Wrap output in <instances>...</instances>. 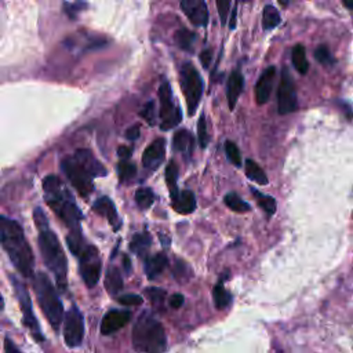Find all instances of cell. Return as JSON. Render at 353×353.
<instances>
[{
    "label": "cell",
    "mask_w": 353,
    "mask_h": 353,
    "mask_svg": "<svg viewBox=\"0 0 353 353\" xmlns=\"http://www.w3.org/2000/svg\"><path fill=\"white\" fill-rule=\"evenodd\" d=\"M131 153H132V150H131V148H128V146H120V148L117 149V154H119V157L123 159V160H127V159L131 156Z\"/></svg>",
    "instance_id": "cell-48"
},
{
    "label": "cell",
    "mask_w": 353,
    "mask_h": 353,
    "mask_svg": "<svg viewBox=\"0 0 353 353\" xmlns=\"http://www.w3.org/2000/svg\"><path fill=\"white\" fill-rule=\"evenodd\" d=\"M145 295L149 298V301L154 306H161L164 303V299H165V291L159 288V287L145 288Z\"/></svg>",
    "instance_id": "cell-35"
},
{
    "label": "cell",
    "mask_w": 353,
    "mask_h": 353,
    "mask_svg": "<svg viewBox=\"0 0 353 353\" xmlns=\"http://www.w3.org/2000/svg\"><path fill=\"white\" fill-rule=\"evenodd\" d=\"M243 83H244L243 74L239 70H233L228 79V90H226V97H228L230 110L234 109L236 102L243 91Z\"/></svg>",
    "instance_id": "cell-20"
},
{
    "label": "cell",
    "mask_w": 353,
    "mask_h": 353,
    "mask_svg": "<svg viewBox=\"0 0 353 353\" xmlns=\"http://www.w3.org/2000/svg\"><path fill=\"white\" fill-rule=\"evenodd\" d=\"M179 83H181V88H182L185 99H186L188 114L193 116L199 106V102L201 99L204 84L200 77V73L190 62H186L182 65L181 74H179Z\"/></svg>",
    "instance_id": "cell-6"
},
{
    "label": "cell",
    "mask_w": 353,
    "mask_h": 353,
    "mask_svg": "<svg viewBox=\"0 0 353 353\" xmlns=\"http://www.w3.org/2000/svg\"><path fill=\"white\" fill-rule=\"evenodd\" d=\"M245 175L251 181H254L259 185H266L268 183V176H266L265 171L254 160H250V159L245 160Z\"/></svg>",
    "instance_id": "cell-26"
},
{
    "label": "cell",
    "mask_w": 353,
    "mask_h": 353,
    "mask_svg": "<svg viewBox=\"0 0 353 353\" xmlns=\"http://www.w3.org/2000/svg\"><path fill=\"white\" fill-rule=\"evenodd\" d=\"M212 298H214V303H215L216 309H225L232 302V295L225 290L222 281H219L212 288Z\"/></svg>",
    "instance_id": "cell-29"
},
{
    "label": "cell",
    "mask_w": 353,
    "mask_h": 353,
    "mask_svg": "<svg viewBox=\"0 0 353 353\" xmlns=\"http://www.w3.org/2000/svg\"><path fill=\"white\" fill-rule=\"evenodd\" d=\"M160 99V127L161 130H170L179 124L182 120L181 109L172 101V91L168 81H163L159 87Z\"/></svg>",
    "instance_id": "cell-9"
},
{
    "label": "cell",
    "mask_w": 353,
    "mask_h": 353,
    "mask_svg": "<svg viewBox=\"0 0 353 353\" xmlns=\"http://www.w3.org/2000/svg\"><path fill=\"white\" fill-rule=\"evenodd\" d=\"M314 57H316V59H317L320 63H323V65H331V63H334V58H332L330 50H328L325 46H319V47L316 48V51H314Z\"/></svg>",
    "instance_id": "cell-40"
},
{
    "label": "cell",
    "mask_w": 353,
    "mask_h": 353,
    "mask_svg": "<svg viewBox=\"0 0 353 353\" xmlns=\"http://www.w3.org/2000/svg\"><path fill=\"white\" fill-rule=\"evenodd\" d=\"M117 301L121 305H141L143 299H142V296H139L137 294H125V295L119 296Z\"/></svg>",
    "instance_id": "cell-43"
},
{
    "label": "cell",
    "mask_w": 353,
    "mask_h": 353,
    "mask_svg": "<svg viewBox=\"0 0 353 353\" xmlns=\"http://www.w3.org/2000/svg\"><path fill=\"white\" fill-rule=\"evenodd\" d=\"M236 15H237V7H234L233 8V11H232V15H230V25H229V28L230 29H234L236 28Z\"/></svg>",
    "instance_id": "cell-49"
},
{
    "label": "cell",
    "mask_w": 353,
    "mask_h": 353,
    "mask_svg": "<svg viewBox=\"0 0 353 353\" xmlns=\"http://www.w3.org/2000/svg\"><path fill=\"white\" fill-rule=\"evenodd\" d=\"M125 137L130 141H135L139 137V125H132L125 131Z\"/></svg>",
    "instance_id": "cell-47"
},
{
    "label": "cell",
    "mask_w": 353,
    "mask_h": 353,
    "mask_svg": "<svg viewBox=\"0 0 353 353\" xmlns=\"http://www.w3.org/2000/svg\"><path fill=\"white\" fill-rule=\"evenodd\" d=\"M152 244V237L148 232H142V233H138L132 237L131 243H130V250L137 254L138 256L141 258H146V254H148V250Z\"/></svg>",
    "instance_id": "cell-23"
},
{
    "label": "cell",
    "mask_w": 353,
    "mask_h": 353,
    "mask_svg": "<svg viewBox=\"0 0 353 353\" xmlns=\"http://www.w3.org/2000/svg\"><path fill=\"white\" fill-rule=\"evenodd\" d=\"M154 201V193L149 188H139L135 192V203L141 210H148Z\"/></svg>",
    "instance_id": "cell-31"
},
{
    "label": "cell",
    "mask_w": 353,
    "mask_h": 353,
    "mask_svg": "<svg viewBox=\"0 0 353 353\" xmlns=\"http://www.w3.org/2000/svg\"><path fill=\"white\" fill-rule=\"evenodd\" d=\"M168 261H167V255L163 252H157L152 256H148L145 259V273L148 276V279L154 280L157 276H160L163 273V270L165 269Z\"/></svg>",
    "instance_id": "cell-21"
},
{
    "label": "cell",
    "mask_w": 353,
    "mask_h": 353,
    "mask_svg": "<svg viewBox=\"0 0 353 353\" xmlns=\"http://www.w3.org/2000/svg\"><path fill=\"white\" fill-rule=\"evenodd\" d=\"M292 63L295 66V69L301 73V74H305L309 69V62L306 59V51H305V47L302 44H296L294 48H292Z\"/></svg>",
    "instance_id": "cell-25"
},
{
    "label": "cell",
    "mask_w": 353,
    "mask_h": 353,
    "mask_svg": "<svg viewBox=\"0 0 353 353\" xmlns=\"http://www.w3.org/2000/svg\"><path fill=\"white\" fill-rule=\"evenodd\" d=\"M61 168L80 196L87 197L91 194L94 190L92 176L73 159V156L63 159Z\"/></svg>",
    "instance_id": "cell-10"
},
{
    "label": "cell",
    "mask_w": 353,
    "mask_h": 353,
    "mask_svg": "<svg viewBox=\"0 0 353 353\" xmlns=\"http://www.w3.org/2000/svg\"><path fill=\"white\" fill-rule=\"evenodd\" d=\"M76 256H79V269L85 285L88 288L95 287L99 280L102 268L98 250L91 244H85Z\"/></svg>",
    "instance_id": "cell-8"
},
{
    "label": "cell",
    "mask_w": 353,
    "mask_h": 353,
    "mask_svg": "<svg viewBox=\"0 0 353 353\" xmlns=\"http://www.w3.org/2000/svg\"><path fill=\"white\" fill-rule=\"evenodd\" d=\"M4 309V299H3V296L0 295V310H3Z\"/></svg>",
    "instance_id": "cell-52"
},
{
    "label": "cell",
    "mask_w": 353,
    "mask_h": 353,
    "mask_svg": "<svg viewBox=\"0 0 353 353\" xmlns=\"http://www.w3.org/2000/svg\"><path fill=\"white\" fill-rule=\"evenodd\" d=\"M276 76V68L269 66L268 69L263 70V73L259 76L256 85H255V99L256 103L263 105L268 102L272 88H273V80Z\"/></svg>",
    "instance_id": "cell-17"
},
{
    "label": "cell",
    "mask_w": 353,
    "mask_h": 353,
    "mask_svg": "<svg viewBox=\"0 0 353 353\" xmlns=\"http://www.w3.org/2000/svg\"><path fill=\"white\" fill-rule=\"evenodd\" d=\"M172 146L176 152L190 154L193 150V137L188 130H179L174 134Z\"/></svg>",
    "instance_id": "cell-24"
},
{
    "label": "cell",
    "mask_w": 353,
    "mask_h": 353,
    "mask_svg": "<svg viewBox=\"0 0 353 353\" xmlns=\"http://www.w3.org/2000/svg\"><path fill=\"white\" fill-rule=\"evenodd\" d=\"M84 336V320L77 306H72L63 320V338L69 347H77L81 345Z\"/></svg>",
    "instance_id": "cell-11"
},
{
    "label": "cell",
    "mask_w": 353,
    "mask_h": 353,
    "mask_svg": "<svg viewBox=\"0 0 353 353\" xmlns=\"http://www.w3.org/2000/svg\"><path fill=\"white\" fill-rule=\"evenodd\" d=\"M0 245L23 277H33L34 256L23 229L17 221L0 216Z\"/></svg>",
    "instance_id": "cell-1"
},
{
    "label": "cell",
    "mask_w": 353,
    "mask_h": 353,
    "mask_svg": "<svg viewBox=\"0 0 353 353\" xmlns=\"http://www.w3.org/2000/svg\"><path fill=\"white\" fill-rule=\"evenodd\" d=\"M92 210L99 214V215H103L108 222L110 223V226H113L114 230H119L120 225H121V221L119 218V214H117V210L113 204V201L106 197V196H102L99 199L95 200V203L92 204Z\"/></svg>",
    "instance_id": "cell-18"
},
{
    "label": "cell",
    "mask_w": 353,
    "mask_h": 353,
    "mask_svg": "<svg viewBox=\"0 0 353 353\" xmlns=\"http://www.w3.org/2000/svg\"><path fill=\"white\" fill-rule=\"evenodd\" d=\"M141 117L149 124V125H153L156 123V112H154V102L153 101H149L145 103V106L142 108L141 110Z\"/></svg>",
    "instance_id": "cell-39"
},
{
    "label": "cell",
    "mask_w": 353,
    "mask_h": 353,
    "mask_svg": "<svg viewBox=\"0 0 353 353\" xmlns=\"http://www.w3.org/2000/svg\"><path fill=\"white\" fill-rule=\"evenodd\" d=\"M33 288L36 292L37 302L46 319L48 320L52 330L58 332L63 319V306L52 283L50 281L47 274H44L43 272H39L33 277Z\"/></svg>",
    "instance_id": "cell-5"
},
{
    "label": "cell",
    "mask_w": 353,
    "mask_h": 353,
    "mask_svg": "<svg viewBox=\"0 0 353 353\" xmlns=\"http://www.w3.org/2000/svg\"><path fill=\"white\" fill-rule=\"evenodd\" d=\"M33 219H34V223L36 226L40 229H44V228H48V221H47V216L46 214L43 212V210L40 207H36L34 211H33Z\"/></svg>",
    "instance_id": "cell-42"
},
{
    "label": "cell",
    "mask_w": 353,
    "mask_h": 353,
    "mask_svg": "<svg viewBox=\"0 0 353 353\" xmlns=\"http://www.w3.org/2000/svg\"><path fill=\"white\" fill-rule=\"evenodd\" d=\"M130 319H131V313L128 310L113 309L106 312V314L102 317V321H101V334L110 335L119 331L130 321Z\"/></svg>",
    "instance_id": "cell-14"
},
{
    "label": "cell",
    "mask_w": 353,
    "mask_h": 353,
    "mask_svg": "<svg viewBox=\"0 0 353 353\" xmlns=\"http://www.w3.org/2000/svg\"><path fill=\"white\" fill-rule=\"evenodd\" d=\"M117 174H119V179L120 182H127L130 179H132L137 174V167L135 164L127 161V160H121L117 164Z\"/></svg>",
    "instance_id": "cell-34"
},
{
    "label": "cell",
    "mask_w": 353,
    "mask_h": 353,
    "mask_svg": "<svg viewBox=\"0 0 353 353\" xmlns=\"http://www.w3.org/2000/svg\"><path fill=\"white\" fill-rule=\"evenodd\" d=\"M73 159L92 176H105L106 175V168L99 163V160L95 159L91 150L88 149H77L73 154Z\"/></svg>",
    "instance_id": "cell-16"
},
{
    "label": "cell",
    "mask_w": 353,
    "mask_h": 353,
    "mask_svg": "<svg viewBox=\"0 0 353 353\" xmlns=\"http://www.w3.org/2000/svg\"><path fill=\"white\" fill-rule=\"evenodd\" d=\"M44 199L48 207L59 216V219L69 228V232H77L81 222V211L77 207L70 192L62 185L55 175H47L43 179Z\"/></svg>",
    "instance_id": "cell-2"
},
{
    "label": "cell",
    "mask_w": 353,
    "mask_h": 353,
    "mask_svg": "<svg viewBox=\"0 0 353 353\" xmlns=\"http://www.w3.org/2000/svg\"><path fill=\"white\" fill-rule=\"evenodd\" d=\"M105 288L110 295H116L123 290V277L116 266H109L105 276Z\"/></svg>",
    "instance_id": "cell-22"
},
{
    "label": "cell",
    "mask_w": 353,
    "mask_h": 353,
    "mask_svg": "<svg viewBox=\"0 0 353 353\" xmlns=\"http://www.w3.org/2000/svg\"><path fill=\"white\" fill-rule=\"evenodd\" d=\"M279 3H280L283 7H285V6L288 4V0H279Z\"/></svg>",
    "instance_id": "cell-53"
},
{
    "label": "cell",
    "mask_w": 353,
    "mask_h": 353,
    "mask_svg": "<svg viewBox=\"0 0 353 353\" xmlns=\"http://www.w3.org/2000/svg\"><path fill=\"white\" fill-rule=\"evenodd\" d=\"M181 8L186 18L196 26H205L208 22V8L204 0H181Z\"/></svg>",
    "instance_id": "cell-13"
},
{
    "label": "cell",
    "mask_w": 353,
    "mask_h": 353,
    "mask_svg": "<svg viewBox=\"0 0 353 353\" xmlns=\"http://www.w3.org/2000/svg\"><path fill=\"white\" fill-rule=\"evenodd\" d=\"M37 243L46 266L54 274L58 287L65 291L68 287V262L57 234L48 228L40 229Z\"/></svg>",
    "instance_id": "cell-4"
},
{
    "label": "cell",
    "mask_w": 353,
    "mask_h": 353,
    "mask_svg": "<svg viewBox=\"0 0 353 353\" xmlns=\"http://www.w3.org/2000/svg\"><path fill=\"white\" fill-rule=\"evenodd\" d=\"M174 40H175V43L178 44L179 48L190 51L192 50V43L194 40V34L188 29H179V30H176V33L174 36Z\"/></svg>",
    "instance_id": "cell-33"
},
{
    "label": "cell",
    "mask_w": 353,
    "mask_h": 353,
    "mask_svg": "<svg viewBox=\"0 0 353 353\" xmlns=\"http://www.w3.org/2000/svg\"><path fill=\"white\" fill-rule=\"evenodd\" d=\"M171 201H172V208L178 214L186 215L196 210V197H194V193L190 190L179 192L174 199H171Z\"/></svg>",
    "instance_id": "cell-19"
},
{
    "label": "cell",
    "mask_w": 353,
    "mask_h": 353,
    "mask_svg": "<svg viewBox=\"0 0 353 353\" xmlns=\"http://www.w3.org/2000/svg\"><path fill=\"white\" fill-rule=\"evenodd\" d=\"M132 345L143 353H164L167 336L161 323L149 312H143L132 328Z\"/></svg>",
    "instance_id": "cell-3"
},
{
    "label": "cell",
    "mask_w": 353,
    "mask_h": 353,
    "mask_svg": "<svg viewBox=\"0 0 353 353\" xmlns=\"http://www.w3.org/2000/svg\"><path fill=\"white\" fill-rule=\"evenodd\" d=\"M190 276L192 272L189 266L183 261H176V265L174 268V277L178 280V283H186Z\"/></svg>",
    "instance_id": "cell-38"
},
{
    "label": "cell",
    "mask_w": 353,
    "mask_h": 353,
    "mask_svg": "<svg viewBox=\"0 0 353 353\" xmlns=\"http://www.w3.org/2000/svg\"><path fill=\"white\" fill-rule=\"evenodd\" d=\"M10 279H11V284L14 287L17 299L19 302V306H21V310H22V314H23V319H22L23 324L29 328L30 334L33 335V338L36 341L43 342L44 336H43V332L40 330L39 321L34 317V313H33V309H32V299L29 296L26 285L21 280H18L15 276H11Z\"/></svg>",
    "instance_id": "cell-7"
},
{
    "label": "cell",
    "mask_w": 353,
    "mask_h": 353,
    "mask_svg": "<svg viewBox=\"0 0 353 353\" xmlns=\"http://www.w3.org/2000/svg\"><path fill=\"white\" fill-rule=\"evenodd\" d=\"M223 201H225V204H226L232 211H234V212L243 214V212H247V211L250 210L248 203H245V201H244L237 193H234V192L228 193V194L225 196Z\"/></svg>",
    "instance_id": "cell-30"
},
{
    "label": "cell",
    "mask_w": 353,
    "mask_h": 353,
    "mask_svg": "<svg viewBox=\"0 0 353 353\" xmlns=\"http://www.w3.org/2000/svg\"><path fill=\"white\" fill-rule=\"evenodd\" d=\"M262 23L266 30L276 28L280 23V14L273 6H266L262 14Z\"/></svg>",
    "instance_id": "cell-32"
},
{
    "label": "cell",
    "mask_w": 353,
    "mask_h": 353,
    "mask_svg": "<svg viewBox=\"0 0 353 353\" xmlns=\"http://www.w3.org/2000/svg\"><path fill=\"white\" fill-rule=\"evenodd\" d=\"M342 3H343V6H345V7H347V8L353 10V0H342Z\"/></svg>",
    "instance_id": "cell-51"
},
{
    "label": "cell",
    "mask_w": 353,
    "mask_h": 353,
    "mask_svg": "<svg viewBox=\"0 0 353 353\" xmlns=\"http://www.w3.org/2000/svg\"><path fill=\"white\" fill-rule=\"evenodd\" d=\"M225 152H226V156L229 157V160L236 167L241 165V154H240V150H239V148H237V145L234 142L226 141L225 142Z\"/></svg>",
    "instance_id": "cell-36"
},
{
    "label": "cell",
    "mask_w": 353,
    "mask_h": 353,
    "mask_svg": "<svg viewBox=\"0 0 353 353\" xmlns=\"http://www.w3.org/2000/svg\"><path fill=\"white\" fill-rule=\"evenodd\" d=\"M123 263H124V270L127 272V273H130L131 272V262H130V259H128V256H125L124 255V259H123Z\"/></svg>",
    "instance_id": "cell-50"
},
{
    "label": "cell",
    "mask_w": 353,
    "mask_h": 353,
    "mask_svg": "<svg viewBox=\"0 0 353 353\" xmlns=\"http://www.w3.org/2000/svg\"><path fill=\"white\" fill-rule=\"evenodd\" d=\"M298 102H296V92L295 85L291 79V74L287 68L281 72V79L279 84V92H277V109L280 114H287L294 110H296Z\"/></svg>",
    "instance_id": "cell-12"
},
{
    "label": "cell",
    "mask_w": 353,
    "mask_h": 353,
    "mask_svg": "<svg viewBox=\"0 0 353 353\" xmlns=\"http://www.w3.org/2000/svg\"><path fill=\"white\" fill-rule=\"evenodd\" d=\"M251 192H252L254 199H255L256 203L259 204V207H261L268 215H272V214L276 212V200H274L272 196L263 194L262 192L256 190L255 188H251Z\"/></svg>",
    "instance_id": "cell-28"
},
{
    "label": "cell",
    "mask_w": 353,
    "mask_h": 353,
    "mask_svg": "<svg viewBox=\"0 0 353 353\" xmlns=\"http://www.w3.org/2000/svg\"><path fill=\"white\" fill-rule=\"evenodd\" d=\"M183 301H185V298H183L182 294H174L170 298V306L174 307V309H178L183 305Z\"/></svg>",
    "instance_id": "cell-45"
},
{
    "label": "cell",
    "mask_w": 353,
    "mask_h": 353,
    "mask_svg": "<svg viewBox=\"0 0 353 353\" xmlns=\"http://www.w3.org/2000/svg\"><path fill=\"white\" fill-rule=\"evenodd\" d=\"M165 141L163 138L154 139L142 154V164L148 170H156L164 160Z\"/></svg>",
    "instance_id": "cell-15"
},
{
    "label": "cell",
    "mask_w": 353,
    "mask_h": 353,
    "mask_svg": "<svg viewBox=\"0 0 353 353\" xmlns=\"http://www.w3.org/2000/svg\"><path fill=\"white\" fill-rule=\"evenodd\" d=\"M216 7H218V14L221 18V23L225 25L229 17V7H230V0H216Z\"/></svg>",
    "instance_id": "cell-41"
},
{
    "label": "cell",
    "mask_w": 353,
    "mask_h": 353,
    "mask_svg": "<svg viewBox=\"0 0 353 353\" xmlns=\"http://www.w3.org/2000/svg\"><path fill=\"white\" fill-rule=\"evenodd\" d=\"M176 179H178V164L175 161H170L165 168V182H167L171 199H174L179 193Z\"/></svg>",
    "instance_id": "cell-27"
},
{
    "label": "cell",
    "mask_w": 353,
    "mask_h": 353,
    "mask_svg": "<svg viewBox=\"0 0 353 353\" xmlns=\"http://www.w3.org/2000/svg\"><path fill=\"white\" fill-rule=\"evenodd\" d=\"M200 58V62L204 68H208L210 66V62H211V58H212V51L211 50H203L199 55Z\"/></svg>",
    "instance_id": "cell-44"
},
{
    "label": "cell",
    "mask_w": 353,
    "mask_h": 353,
    "mask_svg": "<svg viewBox=\"0 0 353 353\" xmlns=\"http://www.w3.org/2000/svg\"><path fill=\"white\" fill-rule=\"evenodd\" d=\"M197 138H199V145L201 149L207 148L208 145V132H207V121L205 116L201 114L199 121H197Z\"/></svg>",
    "instance_id": "cell-37"
},
{
    "label": "cell",
    "mask_w": 353,
    "mask_h": 353,
    "mask_svg": "<svg viewBox=\"0 0 353 353\" xmlns=\"http://www.w3.org/2000/svg\"><path fill=\"white\" fill-rule=\"evenodd\" d=\"M4 352L6 353H22V352H19V349L15 346V343L10 338L4 339Z\"/></svg>",
    "instance_id": "cell-46"
}]
</instances>
